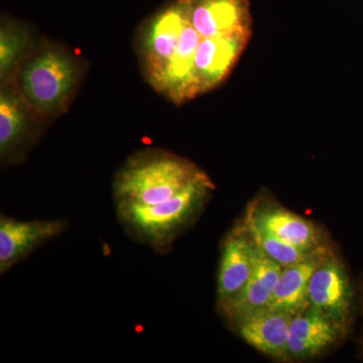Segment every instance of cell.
<instances>
[{"instance_id": "obj_1", "label": "cell", "mask_w": 363, "mask_h": 363, "mask_svg": "<svg viewBox=\"0 0 363 363\" xmlns=\"http://www.w3.org/2000/svg\"><path fill=\"white\" fill-rule=\"evenodd\" d=\"M203 39L189 18L187 0H173L140 28L138 52L143 75L174 104L199 96L195 59Z\"/></svg>"}, {"instance_id": "obj_2", "label": "cell", "mask_w": 363, "mask_h": 363, "mask_svg": "<svg viewBox=\"0 0 363 363\" xmlns=\"http://www.w3.org/2000/svg\"><path fill=\"white\" fill-rule=\"evenodd\" d=\"M187 159L162 150L136 152L117 172L112 185L116 207L161 204L204 175Z\"/></svg>"}, {"instance_id": "obj_3", "label": "cell", "mask_w": 363, "mask_h": 363, "mask_svg": "<svg viewBox=\"0 0 363 363\" xmlns=\"http://www.w3.org/2000/svg\"><path fill=\"white\" fill-rule=\"evenodd\" d=\"M79 77L76 59L59 45L45 44L21 62L14 82L32 114L45 118L67 108Z\"/></svg>"}, {"instance_id": "obj_4", "label": "cell", "mask_w": 363, "mask_h": 363, "mask_svg": "<svg viewBox=\"0 0 363 363\" xmlns=\"http://www.w3.org/2000/svg\"><path fill=\"white\" fill-rule=\"evenodd\" d=\"M213 190V183L205 173L180 194L161 204L116 207L117 219L133 240L164 252L194 220Z\"/></svg>"}, {"instance_id": "obj_5", "label": "cell", "mask_w": 363, "mask_h": 363, "mask_svg": "<svg viewBox=\"0 0 363 363\" xmlns=\"http://www.w3.org/2000/svg\"><path fill=\"white\" fill-rule=\"evenodd\" d=\"M353 307V289L343 262L332 252L317 267L309 284V308L347 327Z\"/></svg>"}, {"instance_id": "obj_6", "label": "cell", "mask_w": 363, "mask_h": 363, "mask_svg": "<svg viewBox=\"0 0 363 363\" xmlns=\"http://www.w3.org/2000/svg\"><path fill=\"white\" fill-rule=\"evenodd\" d=\"M68 222L52 220H18L2 214L0 217V274L28 257L38 247L63 234Z\"/></svg>"}, {"instance_id": "obj_7", "label": "cell", "mask_w": 363, "mask_h": 363, "mask_svg": "<svg viewBox=\"0 0 363 363\" xmlns=\"http://www.w3.org/2000/svg\"><path fill=\"white\" fill-rule=\"evenodd\" d=\"M257 245L242 223L226 236L222 245L217 274V305L219 309L238 297L252 276Z\"/></svg>"}, {"instance_id": "obj_8", "label": "cell", "mask_w": 363, "mask_h": 363, "mask_svg": "<svg viewBox=\"0 0 363 363\" xmlns=\"http://www.w3.org/2000/svg\"><path fill=\"white\" fill-rule=\"evenodd\" d=\"M243 221L303 250H317L328 245L322 231L313 222L274 205L255 201Z\"/></svg>"}, {"instance_id": "obj_9", "label": "cell", "mask_w": 363, "mask_h": 363, "mask_svg": "<svg viewBox=\"0 0 363 363\" xmlns=\"http://www.w3.org/2000/svg\"><path fill=\"white\" fill-rule=\"evenodd\" d=\"M189 18L204 38L252 33L250 0H187Z\"/></svg>"}, {"instance_id": "obj_10", "label": "cell", "mask_w": 363, "mask_h": 363, "mask_svg": "<svg viewBox=\"0 0 363 363\" xmlns=\"http://www.w3.org/2000/svg\"><path fill=\"white\" fill-rule=\"evenodd\" d=\"M250 35L252 33L203 39L195 59L198 95L213 90L230 75Z\"/></svg>"}, {"instance_id": "obj_11", "label": "cell", "mask_w": 363, "mask_h": 363, "mask_svg": "<svg viewBox=\"0 0 363 363\" xmlns=\"http://www.w3.org/2000/svg\"><path fill=\"white\" fill-rule=\"evenodd\" d=\"M292 315L267 309L234 320L240 337L255 350L279 360L289 357V334Z\"/></svg>"}, {"instance_id": "obj_12", "label": "cell", "mask_w": 363, "mask_h": 363, "mask_svg": "<svg viewBox=\"0 0 363 363\" xmlns=\"http://www.w3.org/2000/svg\"><path fill=\"white\" fill-rule=\"evenodd\" d=\"M30 108L14 80L0 88V157L2 164L21 161L30 140Z\"/></svg>"}, {"instance_id": "obj_13", "label": "cell", "mask_w": 363, "mask_h": 363, "mask_svg": "<svg viewBox=\"0 0 363 363\" xmlns=\"http://www.w3.org/2000/svg\"><path fill=\"white\" fill-rule=\"evenodd\" d=\"M345 329L311 308L295 315L291 321L289 334L290 360H305L316 357L337 342L345 333Z\"/></svg>"}, {"instance_id": "obj_14", "label": "cell", "mask_w": 363, "mask_h": 363, "mask_svg": "<svg viewBox=\"0 0 363 363\" xmlns=\"http://www.w3.org/2000/svg\"><path fill=\"white\" fill-rule=\"evenodd\" d=\"M281 271V264L269 259L257 247L252 276L240 295L219 309L223 316L233 322L238 318L269 309Z\"/></svg>"}, {"instance_id": "obj_15", "label": "cell", "mask_w": 363, "mask_h": 363, "mask_svg": "<svg viewBox=\"0 0 363 363\" xmlns=\"http://www.w3.org/2000/svg\"><path fill=\"white\" fill-rule=\"evenodd\" d=\"M332 250L324 255L283 267L279 274L269 309L295 315L309 308V284L313 274Z\"/></svg>"}, {"instance_id": "obj_16", "label": "cell", "mask_w": 363, "mask_h": 363, "mask_svg": "<svg viewBox=\"0 0 363 363\" xmlns=\"http://www.w3.org/2000/svg\"><path fill=\"white\" fill-rule=\"evenodd\" d=\"M30 35L25 26L2 18L0 28V83L14 80L21 62L32 52Z\"/></svg>"}, {"instance_id": "obj_17", "label": "cell", "mask_w": 363, "mask_h": 363, "mask_svg": "<svg viewBox=\"0 0 363 363\" xmlns=\"http://www.w3.org/2000/svg\"><path fill=\"white\" fill-rule=\"evenodd\" d=\"M242 224L255 245L269 259L278 262L283 267L292 266V264L324 255L331 250L328 245L317 248V250H303V248L294 247L292 245L284 242L271 234L267 233L266 231L262 230L259 227L247 223V222L242 221Z\"/></svg>"}]
</instances>
